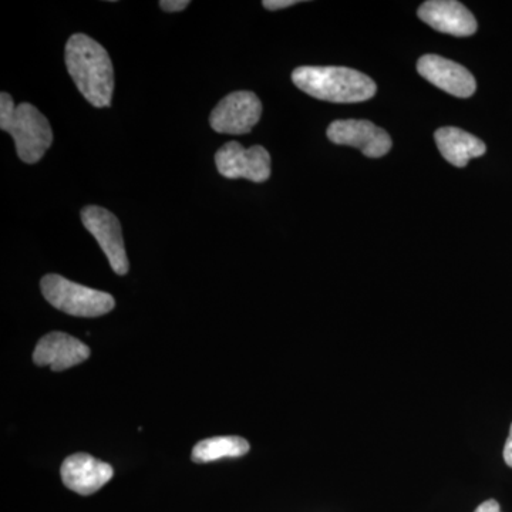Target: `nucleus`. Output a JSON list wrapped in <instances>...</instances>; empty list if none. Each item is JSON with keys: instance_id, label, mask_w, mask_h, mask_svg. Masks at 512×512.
I'll use <instances>...</instances> for the list:
<instances>
[{"instance_id": "nucleus-13", "label": "nucleus", "mask_w": 512, "mask_h": 512, "mask_svg": "<svg viewBox=\"0 0 512 512\" xmlns=\"http://www.w3.org/2000/svg\"><path fill=\"white\" fill-rule=\"evenodd\" d=\"M434 138H436L441 156L458 168L466 167L471 158L484 156L487 151V146L480 138L461 130V128H439L434 134Z\"/></svg>"}, {"instance_id": "nucleus-17", "label": "nucleus", "mask_w": 512, "mask_h": 512, "mask_svg": "<svg viewBox=\"0 0 512 512\" xmlns=\"http://www.w3.org/2000/svg\"><path fill=\"white\" fill-rule=\"evenodd\" d=\"M504 460L505 463H507V466L512 467V424L510 429V436H508L507 441H505Z\"/></svg>"}, {"instance_id": "nucleus-9", "label": "nucleus", "mask_w": 512, "mask_h": 512, "mask_svg": "<svg viewBox=\"0 0 512 512\" xmlns=\"http://www.w3.org/2000/svg\"><path fill=\"white\" fill-rule=\"evenodd\" d=\"M417 72L440 90L460 99H468L477 90V82L466 67L437 55L420 57Z\"/></svg>"}, {"instance_id": "nucleus-5", "label": "nucleus", "mask_w": 512, "mask_h": 512, "mask_svg": "<svg viewBox=\"0 0 512 512\" xmlns=\"http://www.w3.org/2000/svg\"><path fill=\"white\" fill-rule=\"evenodd\" d=\"M218 173L228 180L265 183L271 177V156L262 146L245 148L238 141L225 144L215 154Z\"/></svg>"}, {"instance_id": "nucleus-6", "label": "nucleus", "mask_w": 512, "mask_h": 512, "mask_svg": "<svg viewBox=\"0 0 512 512\" xmlns=\"http://www.w3.org/2000/svg\"><path fill=\"white\" fill-rule=\"evenodd\" d=\"M262 116V103L252 92L228 94L212 110L210 124L212 130L220 134L251 133Z\"/></svg>"}, {"instance_id": "nucleus-15", "label": "nucleus", "mask_w": 512, "mask_h": 512, "mask_svg": "<svg viewBox=\"0 0 512 512\" xmlns=\"http://www.w3.org/2000/svg\"><path fill=\"white\" fill-rule=\"evenodd\" d=\"M190 5V0H161L160 8L165 12H181Z\"/></svg>"}, {"instance_id": "nucleus-4", "label": "nucleus", "mask_w": 512, "mask_h": 512, "mask_svg": "<svg viewBox=\"0 0 512 512\" xmlns=\"http://www.w3.org/2000/svg\"><path fill=\"white\" fill-rule=\"evenodd\" d=\"M40 288L50 305L77 318H97L116 306L110 293L87 288L56 274L43 276Z\"/></svg>"}, {"instance_id": "nucleus-14", "label": "nucleus", "mask_w": 512, "mask_h": 512, "mask_svg": "<svg viewBox=\"0 0 512 512\" xmlns=\"http://www.w3.org/2000/svg\"><path fill=\"white\" fill-rule=\"evenodd\" d=\"M249 451V443L242 437H212L195 444L191 460L197 464L212 463L221 458H237L245 456Z\"/></svg>"}, {"instance_id": "nucleus-16", "label": "nucleus", "mask_w": 512, "mask_h": 512, "mask_svg": "<svg viewBox=\"0 0 512 512\" xmlns=\"http://www.w3.org/2000/svg\"><path fill=\"white\" fill-rule=\"evenodd\" d=\"M298 0H265L262 5L268 10H281L291 8L293 5H298Z\"/></svg>"}, {"instance_id": "nucleus-10", "label": "nucleus", "mask_w": 512, "mask_h": 512, "mask_svg": "<svg viewBox=\"0 0 512 512\" xmlns=\"http://www.w3.org/2000/svg\"><path fill=\"white\" fill-rule=\"evenodd\" d=\"M417 15L430 28L451 36H473L478 28L473 13L456 0H429L420 6Z\"/></svg>"}, {"instance_id": "nucleus-1", "label": "nucleus", "mask_w": 512, "mask_h": 512, "mask_svg": "<svg viewBox=\"0 0 512 512\" xmlns=\"http://www.w3.org/2000/svg\"><path fill=\"white\" fill-rule=\"evenodd\" d=\"M67 72L84 99L97 109L110 107L114 92L113 63L100 43L83 33L67 40Z\"/></svg>"}, {"instance_id": "nucleus-7", "label": "nucleus", "mask_w": 512, "mask_h": 512, "mask_svg": "<svg viewBox=\"0 0 512 512\" xmlns=\"http://www.w3.org/2000/svg\"><path fill=\"white\" fill-rule=\"evenodd\" d=\"M82 222L84 228L99 242L100 248L109 259L111 269L117 275H126L130 265H128L120 221L117 220L116 215L107 211L106 208L89 205L83 208Z\"/></svg>"}, {"instance_id": "nucleus-2", "label": "nucleus", "mask_w": 512, "mask_h": 512, "mask_svg": "<svg viewBox=\"0 0 512 512\" xmlns=\"http://www.w3.org/2000/svg\"><path fill=\"white\" fill-rule=\"evenodd\" d=\"M292 82L303 93L330 103H360L372 99L376 83L365 73L336 66H302L293 70Z\"/></svg>"}, {"instance_id": "nucleus-11", "label": "nucleus", "mask_w": 512, "mask_h": 512, "mask_svg": "<svg viewBox=\"0 0 512 512\" xmlns=\"http://www.w3.org/2000/svg\"><path fill=\"white\" fill-rule=\"evenodd\" d=\"M113 467L89 454L69 456L60 468L63 484L80 495H92L113 478Z\"/></svg>"}, {"instance_id": "nucleus-3", "label": "nucleus", "mask_w": 512, "mask_h": 512, "mask_svg": "<svg viewBox=\"0 0 512 512\" xmlns=\"http://www.w3.org/2000/svg\"><path fill=\"white\" fill-rule=\"evenodd\" d=\"M0 128L15 140L16 153L23 163H39L52 147V126L45 114L29 103L15 106L8 93L0 94Z\"/></svg>"}, {"instance_id": "nucleus-18", "label": "nucleus", "mask_w": 512, "mask_h": 512, "mask_svg": "<svg viewBox=\"0 0 512 512\" xmlns=\"http://www.w3.org/2000/svg\"><path fill=\"white\" fill-rule=\"evenodd\" d=\"M476 512H501L500 504L495 500H488L477 508Z\"/></svg>"}, {"instance_id": "nucleus-12", "label": "nucleus", "mask_w": 512, "mask_h": 512, "mask_svg": "<svg viewBox=\"0 0 512 512\" xmlns=\"http://www.w3.org/2000/svg\"><path fill=\"white\" fill-rule=\"evenodd\" d=\"M90 349L82 340L63 332H52L37 342L33 362L37 366H50L53 372H63L86 362Z\"/></svg>"}, {"instance_id": "nucleus-8", "label": "nucleus", "mask_w": 512, "mask_h": 512, "mask_svg": "<svg viewBox=\"0 0 512 512\" xmlns=\"http://www.w3.org/2000/svg\"><path fill=\"white\" fill-rule=\"evenodd\" d=\"M326 134L332 143L355 147L369 158L386 156L393 146L387 131L367 120L333 121Z\"/></svg>"}]
</instances>
